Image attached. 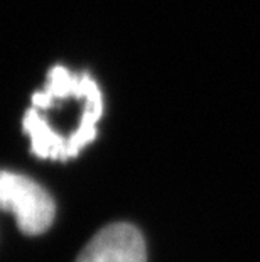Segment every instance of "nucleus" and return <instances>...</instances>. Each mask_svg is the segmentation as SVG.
<instances>
[{"label":"nucleus","mask_w":260,"mask_h":262,"mask_svg":"<svg viewBox=\"0 0 260 262\" xmlns=\"http://www.w3.org/2000/svg\"><path fill=\"white\" fill-rule=\"evenodd\" d=\"M0 210L14 215L26 235H41L56 216V203L39 183L5 169L0 171Z\"/></svg>","instance_id":"obj_1"},{"label":"nucleus","mask_w":260,"mask_h":262,"mask_svg":"<svg viewBox=\"0 0 260 262\" xmlns=\"http://www.w3.org/2000/svg\"><path fill=\"white\" fill-rule=\"evenodd\" d=\"M76 262H147L142 233L130 224H112L102 228Z\"/></svg>","instance_id":"obj_2"}]
</instances>
